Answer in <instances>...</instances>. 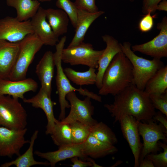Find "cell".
Returning <instances> with one entry per match:
<instances>
[{
    "label": "cell",
    "instance_id": "4fadbf2b",
    "mask_svg": "<svg viewBox=\"0 0 167 167\" xmlns=\"http://www.w3.org/2000/svg\"><path fill=\"white\" fill-rule=\"evenodd\" d=\"M138 120L131 115H125L119 121L124 138L128 142L134 158V167H138L143 143L141 142Z\"/></svg>",
    "mask_w": 167,
    "mask_h": 167
},
{
    "label": "cell",
    "instance_id": "1f68e13d",
    "mask_svg": "<svg viewBox=\"0 0 167 167\" xmlns=\"http://www.w3.org/2000/svg\"><path fill=\"white\" fill-rule=\"evenodd\" d=\"M160 147L163 149V152L159 154L150 153L145 157L151 160L154 167H167V145L166 143H162L159 141L158 142Z\"/></svg>",
    "mask_w": 167,
    "mask_h": 167
},
{
    "label": "cell",
    "instance_id": "603a6c76",
    "mask_svg": "<svg viewBox=\"0 0 167 167\" xmlns=\"http://www.w3.org/2000/svg\"><path fill=\"white\" fill-rule=\"evenodd\" d=\"M7 5L15 8L16 18L20 21L31 19L40 6V2L36 0H6Z\"/></svg>",
    "mask_w": 167,
    "mask_h": 167
},
{
    "label": "cell",
    "instance_id": "e0dca14e",
    "mask_svg": "<svg viewBox=\"0 0 167 167\" xmlns=\"http://www.w3.org/2000/svg\"><path fill=\"white\" fill-rule=\"evenodd\" d=\"M37 88V83L32 78L17 81L0 79V95H9L23 100L26 92H35Z\"/></svg>",
    "mask_w": 167,
    "mask_h": 167
},
{
    "label": "cell",
    "instance_id": "8d00e7d4",
    "mask_svg": "<svg viewBox=\"0 0 167 167\" xmlns=\"http://www.w3.org/2000/svg\"><path fill=\"white\" fill-rule=\"evenodd\" d=\"M75 157L71 158V161L73 163L71 166L72 167H102L96 164L91 159L89 161H85L82 159Z\"/></svg>",
    "mask_w": 167,
    "mask_h": 167
},
{
    "label": "cell",
    "instance_id": "ffe728a7",
    "mask_svg": "<svg viewBox=\"0 0 167 167\" xmlns=\"http://www.w3.org/2000/svg\"><path fill=\"white\" fill-rule=\"evenodd\" d=\"M55 66L54 53L48 51L44 54L36 68V73L41 82V88L51 96Z\"/></svg>",
    "mask_w": 167,
    "mask_h": 167
},
{
    "label": "cell",
    "instance_id": "7a4b0ae2",
    "mask_svg": "<svg viewBox=\"0 0 167 167\" xmlns=\"http://www.w3.org/2000/svg\"><path fill=\"white\" fill-rule=\"evenodd\" d=\"M132 66L122 51L113 57L105 71L99 94L114 96L132 84Z\"/></svg>",
    "mask_w": 167,
    "mask_h": 167
},
{
    "label": "cell",
    "instance_id": "8992f818",
    "mask_svg": "<svg viewBox=\"0 0 167 167\" xmlns=\"http://www.w3.org/2000/svg\"><path fill=\"white\" fill-rule=\"evenodd\" d=\"M27 114L18 99L0 95V126L11 129L26 128Z\"/></svg>",
    "mask_w": 167,
    "mask_h": 167
},
{
    "label": "cell",
    "instance_id": "74e56055",
    "mask_svg": "<svg viewBox=\"0 0 167 167\" xmlns=\"http://www.w3.org/2000/svg\"><path fill=\"white\" fill-rule=\"evenodd\" d=\"M153 119L155 121H157L160 122L167 130V117L164 114L159 111L156 113L153 117Z\"/></svg>",
    "mask_w": 167,
    "mask_h": 167
},
{
    "label": "cell",
    "instance_id": "277c9868",
    "mask_svg": "<svg viewBox=\"0 0 167 167\" xmlns=\"http://www.w3.org/2000/svg\"><path fill=\"white\" fill-rule=\"evenodd\" d=\"M122 51L132 66V84L144 90L148 80L160 68L165 65L161 59L148 60L136 55L131 49V44L125 41L121 44Z\"/></svg>",
    "mask_w": 167,
    "mask_h": 167
},
{
    "label": "cell",
    "instance_id": "5bb4252c",
    "mask_svg": "<svg viewBox=\"0 0 167 167\" xmlns=\"http://www.w3.org/2000/svg\"><path fill=\"white\" fill-rule=\"evenodd\" d=\"M58 150L46 152L35 151L34 154L48 161L52 167H55L58 162L75 157L87 160L88 157L83 155L82 143L64 145L58 146Z\"/></svg>",
    "mask_w": 167,
    "mask_h": 167
},
{
    "label": "cell",
    "instance_id": "d590c367",
    "mask_svg": "<svg viewBox=\"0 0 167 167\" xmlns=\"http://www.w3.org/2000/svg\"><path fill=\"white\" fill-rule=\"evenodd\" d=\"M162 0H142V12L145 14L152 13L156 10L157 5Z\"/></svg>",
    "mask_w": 167,
    "mask_h": 167
},
{
    "label": "cell",
    "instance_id": "83f0119b",
    "mask_svg": "<svg viewBox=\"0 0 167 167\" xmlns=\"http://www.w3.org/2000/svg\"><path fill=\"white\" fill-rule=\"evenodd\" d=\"M50 135L54 143L57 146L73 143L69 124L61 120L57 119Z\"/></svg>",
    "mask_w": 167,
    "mask_h": 167
},
{
    "label": "cell",
    "instance_id": "484cf974",
    "mask_svg": "<svg viewBox=\"0 0 167 167\" xmlns=\"http://www.w3.org/2000/svg\"><path fill=\"white\" fill-rule=\"evenodd\" d=\"M144 91L149 95H159L167 91V66L158 70L147 82Z\"/></svg>",
    "mask_w": 167,
    "mask_h": 167
},
{
    "label": "cell",
    "instance_id": "d6986e66",
    "mask_svg": "<svg viewBox=\"0 0 167 167\" xmlns=\"http://www.w3.org/2000/svg\"><path fill=\"white\" fill-rule=\"evenodd\" d=\"M19 48V42H12L0 40V79H9Z\"/></svg>",
    "mask_w": 167,
    "mask_h": 167
},
{
    "label": "cell",
    "instance_id": "2e32d148",
    "mask_svg": "<svg viewBox=\"0 0 167 167\" xmlns=\"http://www.w3.org/2000/svg\"><path fill=\"white\" fill-rule=\"evenodd\" d=\"M106 47L99 60L96 80L95 84L99 89L101 87L102 77L106 68L114 56L122 51L121 43L113 36L105 34L102 36Z\"/></svg>",
    "mask_w": 167,
    "mask_h": 167
},
{
    "label": "cell",
    "instance_id": "7402d4cb",
    "mask_svg": "<svg viewBox=\"0 0 167 167\" xmlns=\"http://www.w3.org/2000/svg\"><path fill=\"white\" fill-rule=\"evenodd\" d=\"M82 150L84 156L96 159L114 154L118 149L114 145L102 142L90 134L82 143Z\"/></svg>",
    "mask_w": 167,
    "mask_h": 167
},
{
    "label": "cell",
    "instance_id": "e575fe53",
    "mask_svg": "<svg viewBox=\"0 0 167 167\" xmlns=\"http://www.w3.org/2000/svg\"><path fill=\"white\" fill-rule=\"evenodd\" d=\"M150 13L145 14L140 20L138 24V28L142 32H147L151 31L154 24L153 17Z\"/></svg>",
    "mask_w": 167,
    "mask_h": 167
},
{
    "label": "cell",
    "instance_id": "d6a6232c",
    "mask_svg": "<svg viewBox=\"0 0 167 167\" xmlns=\"http://www.w3.org/2000/svg\"><path fill=\"white\" fill-rule=\"evenodd\" d=\"M154 108L167 117V91L161 94L149 95Z\"/></svg>",
    "mask_w": 167,
    "mask_h": 167
},
{
    "label": "cell",
    "instance_id": "9c48e42d",
    "mask_svg": "<svg viewBox=\"0 0 167 167\" xmlns=\"http://www.w3.org/2000/svg\"><path fill=\"white\" fill-rule=\"evenodd\" d=\"M66 98L70 105V110L67 117L61 120L62 122L69 124L79 121L92 126L97 122L93 118L94 107L92 105L91 98L86 96L82 100L77 96L75 91L70 92Z\"/></svg>",
    "mask_w": 167,
    "mask_h": 167
},
{
    "label": "cell",
    "instance_id": "4316f807",
    "mask_svg": "<svg viewBox=\"0 0 167 167\" xmlns=\"http://www.w3.org/2000/svg\"><path fill=\"white\" fill-rule=\"evenodd\" d=\"M63 71L68 79L76 85L82 86L95 84L96 80V69L89 68L84 72L77 71L70 67H66Z\"/></svg>",
    "mask_w": 167,
    "mask_h": 167
},
{
    "label": "cell",
    "instance_id": "9a60e30c",
    "mask_svg": "<svg viewBox=\"0 0 167 167\" xmlns=\"http://www.w3.org/2000/svg\"><path fill=\"white\" fill-rule=\"evenodd\" d=\"M31 19L34 33L42 42L44 45L55 46L59 40L47 20L45 9L40 6L36 14Z\"/></svg>",
    "mask_w": 167,
    "mask_h": 167
},
{
    "label": "cell",
    "instance_id": "6da1fadb",
    "mask_svg": "<svg viewBox=\"0 0 167 167\" xmlns=\"http://www.w3.org/2000/svg\"><path fill=\"white\" fill-rule=\"evenodd\" d=\"M104 107L114 118V123L126 115L147 122L153 120L156 113L149 95L132 84L114 96L112 103L105 104Z\"/></svg>",
    "mask_w": 167,
    "mask_h": 167
},
{
    "label": "cell",
    "instance_id": "4dcf8cb0",
    "mask_svg": "<svg viewBox=\"0 0 167 167\" xmlns=\"http://www.w3.org/2000/svg\"><path fill=\"white\" fill-rule=\"evenodd\" d=\"M56 5L67 14L72 26L75 28L77 22L78 9L74 3L70 0H57Z\"/></svg>",
    "mask_w": 167,
    "mask_h": 167
},
{
    "label": "cell",
    "instance_id": "f546056e",
    "mask_svg": "<svg viewBox=\"0 0 167 167\" xmlns=\"http://www.w3.org/2000/svg\"><path fill=\"white\" fill-rule=\"evenodd\" d=\"M69 124L73 143L84 142L91 134V126L87 124L79 121L74 122Z\"/></svg>",
    "mask_w": 167,
    "mask_h": 167
},
{
    "label": "cell",
    "instance_id": "30bf717a",
    "mask_svg": "<svg viewBox=\"0 0 167 167\" xmlns=\"http://www.w3.org/2000/svg\"><path fill=\"white\" fill-rule=\"evenodd\" d=\"M159 34L147 42L131 46L134 52H138L153 58L161 59L167 57V17L166 16L157 24Z\"/></svg>",
    "mask_w": 167,
    "mask_h": 167
},
{
    "label": "cell",
    "instance_id": "8fae6325",
    "mask_svg": "<svg viewBox=\"0 0 167 167\" xmlns=\"http://www.w3.org/2000/svg\"><path fill=\"white\" fill-rule=\"evenodd\" d=\"M27 131L26 128L17 130L0 126V156L20 155L21 148L30 142L24 137Z\"/></svg>",
    "mask_w": 167,
    "mask_h": 167
},
{
    "label": "cell",
    "instance_id": "52a82bcc",
    "mask_svg": "<svg viewBox=\"0 0 167 167\" xmlns=\"http://www.w3.org/2000/svg\"><path fill=\"white\" fill-rule=\"evenodd\" d=\"M103 50L104 49L95 50L92 44L83 42L72 47L64 48L62 54V61L71 66L83 65L96 69Z\"/></svg>",
    "mask_w": 167,
    "mask_h": 167
},
{
    "label": "cell",
    "instance_id": "ee69618b",
    "mask_svg": "<svg viewBox=\"0 0 167 167\" xmlns=\"http://www.w3.org/2000/svg\"></svg>",
    "mask_w": 167,
    "mask_h": 167
},
{
    "label": "cell",
    "instance_id": "f35d334b",
    "mask_svg": "<svg viewBox=\"0 0 167 167\" xmlns=\"http://www.w3.org/2000/svg\"><path fill=\"white\" fill-rule=\"evenodd\" d=\"M139 167H154V166L151 160L145 157L139 162Z\"/></svg>",
    "mask_w": 167,
    "mask_h": 167
},
{
    "label": "cell",
    "instance_id": "ab89813d",
    "mask_svg": "<svg viewBox=\"0 0 167 167\" xmlns=\"http://www.w3.org/2000/svg\"><path fill=\"white\" fill-rule=\"evenodd\" d=\"M156 10L167 11V1L162 0L158 4L156 7Z\"/></svg>",
    "mask_w": 167,
    "mask_h": 167
},
{
    "label": "cell",
    "instance_id": "7bdbcfd3",
    "mask_svg": "<svg viewBox=\"0 0 167 167\" xmlns=\"http://www.w3.org/2000/svg\"><path fill=\"white\" fill-rule=\"evenodd\" d=\"M135 0H129L131 2H133Z\"/></svg>",
    "mask_w": 167,
    "mask_h": 167
},
{
    "label": "cell",
    "instance_id": "7c38bea8",
    "mask_svg": "<svg viewBox=\"0 0 167 167\" xmlns=\"http://www.w3.org/2000/svg\"><path fill=\"white\" fill-rule=\"evenodd\" d=\"M34 33L30 20L20 21L9 16L0 19V40L16 42Z\"/></svg>",
    "mask_w": 167,
    "mask_h": 167
},
{
    "label": "cell",
    "instance_id": "60d3db41",
    "mask_svg": "<svg viewBox=\"0 0 167 167\" xmlns=\"http://www.w3.org/2000/svg\"><path fill=\"white\" fill-rule=\"evenodd\" d=\"M122 162V161H117L114 165H112V166H111V167H115L121 164Z\"/></svg>",
    "mask_w": 167,
    "mask_h": 167
},
{
    "label": "cell",
    "instance_id": "ba28073f",
    "mask_svg": "<svg viewBox=\"0 0 167 167\" xmlns=\"http://www.w3.org/2000/svg\"><path fill=\"white\" fill-rule=\"evenodd\" d=\"M155 121L153 120L147 123L137 121L139 133L143 142L139 162L147 155L156 153L158 151L162 150L158 143L159 140L167 142V130L161 123L158 124Z\"/></svg>",
    "mask_w": 167,
    "mask_h": 167
},
{
    "label": "cell",
    "instance_id": "3957f363",
    "mask_svg": "<svg viewBox=\"0 0 167 167\" xmlns=\"http://www.w3.org/2000/svg\"><path fill=\"white\" fill-rule=\"evenodd\" d=\"M66 40V37L65 36L62 37L55 45L56 51L54 53L55 66L57 69L56 82L60 109L58 118L59 120H62L66 117V109L70 108V105L66 100V96L67 94L70 92H78L79 94L84 96L89 97L99 102H102L101 97L97 94L86 88L83 89L81 86L79 88L74 87L66 75L62 65L61 57Z\"/></svg>",
    "mask_w": 167,
    "mask_h": 167
},
{
    "label": "cell",
    "instance_id": "836d02e7",
    "mask_svg": "<svg viewBox=\"0 0 167 167\" xmlns=\"http://www.w3.org/2000/svg\"><path fill=\"white\" fill-rule=\"evenodd\" d=\"M78 9L90 12L99 11L95 0H75L74 2Z\"/></svg>",
    "mask_w": 167,
    "mask_h": 167
},
{
    "label": "cell",
    "instance_id": "44dd1931",
    "mask_svg": "<svg viewBox=\"0 0 167 167\" xmlns=\"http://www.w3.org/2000/svg\"><path fill=\"white\" fill-rule=\"evenodd\" d=\"M104 13V11H102L90 12L78 9L75 33L67 47H72L83 42L85 35L91 25Z\"/></svg>",
    "mask_w": 167,
    "mask_h": 167
},
{
    "label": "cell",
    "instance_id": "5b68a950",
    "mask_svg": "<svg viewBox=\"0 0 167 167\" xmlns=\"http://www.w3.org/2000/svg\"><path fill=\"white\" fill-rule=\"evenodd\" d=\"M19 42V48L9 79L19 81L26 78L30 65L44 44L34 33L28 35Z\"/></svg>",
    "mask_w": 167,
    "mask_h": 167
},
{
    "label": "cell",
    "instance_id": "ac0fdd59",
    "mask_svg": "<svg viewBox=\"0 0 167 167\" xmlns=\"http://www.w3.org/2000/svg\"><path fill=\"white\" fill-rule=\"evenodd\" d=\"M23 100L24 102L31 104L33 107L40 108L43 110L45 114L47 120L45 134L46 135H51L57 120L54 114V103L52 101L51 96L41 88L36 95L30 98H24Z\"/></svg>",
    "mask_w": 167,
    "mask_h": 167
},
{
    "label": "cell",
    "instance_id": "b9f144b4",
    "mask_svg": "<svg viewBox=\"0 0 167 167\" xmlns=\"http://www.w3.org/2000/svg\"><path fill=\"white\" fill-rule=\"evenodd\" d=\"M39 2H50L52 0H36Z\"/></svg>",
    "mask_w": 167,
    "mask_h": 167
},
{
    "label": "cell",
    "instance_id": "d4e9b609",
    "mask_svg": "<svg viewBox=\"0 0 167 167\" xmlns=\"http://www.w3.org/2000/svg\"><path fill=\"white\" fill-rule=\"evenodd\" d=\"M39 131L36 130L32 134L30 140L29 146L28 149L22 155H20L15 160L6 162L1 165V167H9L15 165L16 167H30L36 165L49 166L48 161H38L33 156V147L37 137Z\"/></svg>",
    "mask_w": 167,
    "mask_h": 167
},
{
    "label": "cell",
    "instance_id": "f1b7e54d",
    "mask_svg": "<svg viewBox=\"0 0 167 167\" xmlns=\"http://www.w3.org/2000/svg\"><path fill=\"white\" fill-rule=\"evenodd\" d=\"M91 134L98 140L109 144L114 145L118 142L114 133L102 122H97L91 126Z\"/></svg>",
    "mask_w": 167,
    "mask_h": 167
},
{
    "label": "cell",
    "instance_id": "cb8c5ba5",
    "mask_svg": "<svg viewBox=\"0 0 167 167\" xmlns=\"http://www.w3.org/2000/svg\"><path fill=\"white\" fill-rule=\"evenodd\" d=\"M47 21L58 37L67 33L69 21L67 14L60 9H45Z\"/></svg>",
    "mask_w": 167,
    "mask_h": 167
}]
</instances>
